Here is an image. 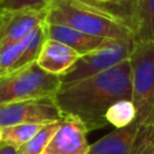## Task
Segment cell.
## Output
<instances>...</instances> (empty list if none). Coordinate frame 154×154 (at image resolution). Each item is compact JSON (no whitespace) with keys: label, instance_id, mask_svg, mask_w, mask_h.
Listing matches in <instances>:
<instances>
[{"label":"cell","instance_id":"1","mask_svg":"<svg viewBox=\"0 0 154 154\" xmlns=\"http://www.w3.org/2000/svg\"><path fill=\"white\" fill-rule=\"evenodd\" d=\"M54 97L63 116L77 118L88 132L105 128L108 108L118 101L132 99L130 61L128 59L101 73L64 84Z\"/></svg>","mask_w":154,"mask_h":154},{"label":"cell","instance_id":"2","mask_svg":"<svg viewBox=\"0 0 154 154\" xmlns=\"http://www.w3.org/2000/svg\"><path fill=\"white\" fill-rule=\"evenodd\" d=\"M130 5L131 2L108 6L85 0H52L47 8L46 22L64 24L109 40L135 42Z\"/></svg>","mask_w":154,"mask_h":154},{"label":"cell","instance_id":"3","mask_svg":"<svg viewBox=\"0 0 154 154\" xmlns=\"http://www.w3.org/2000/svg\"><path fill=\"white\" fill-rule=\"evenodd\" d=\"M61 77L46 72L37 63L0 77V105L55 96Z\"/></svg>","mask_w":154,"mask_h":154},{"label":"cell","instance_id":"4","mask_svg":"<svg viewBox=\"0 0 154 154\" xmlns=\"http://www.w3.org/2000/svg\"><path fill=\"white\" fill-rule=\"evenodd\" d=\"M129 61L135 120L154 124V41L135 42Z\"/></svg>","mask_w":154,"mask_h":154},{"label":"cell","instance_id":"5","mask_svg":"<svg viewBox=\"0 0 154 154\" xmlns=\"http://www.w3.org/2000/svg\"><path fill=\"white\" fill-rule=\"evenodd\" d=\"M88 154H154V124L134 120L90 144Z\"/></svg>","mask_w":154,"mask_h":154},{"label":"cell","instance_id":"6","mask_svg":"<svg viewBox=\"0 0 154 154\" xmlns=\"http://www.w3.org/2000/svg\"><path fill=\"white\" fill-rule=\"evenodd\" d=\"M134 45L135 42L114 40L99 49L81 55L75 65L61 76V85L101 73L130 59Z\"/></svg>","mask_w":154,"mask_h":154},{"label":"cell","instance_id":"7","mask_svg":"<svg viewBox=\"0 0 154 154\" xmlns=\"http://www.w3.org/2000/svg\"><path fill=\"white\" fill-rule=\"evenodd\" d=\"M54 96L0 105V128L17 124H49L63 120Z\"/></svg>","mask_w":154,"mask_h":154},{"label":"cell","instance_id":"8","mask_svg":"<svg viewBox=\"0 0 154 154\" xmlns=\"http://www.w3.org/2000/svg\"><path fill=\"white\" fill-rule=\"evenodd\" d=\"M46 22L25 38L0 49V77L35 63L46 40Z\"/></svg>","mask_w":154,"mask_h":154},{"label":"cell","instance_id":"9","mask_svg":"<svg viewBox=\"0 0 154 154\" xmlns=\"http://www.w3.org/2000/svg\"><path fill=\"white\" fill-rule=\"evenodd\" d=\"M47 18V10H0V49L25 38Z\"/></svg>","mask_w":154,"mask_h":154},{"label":"cell","instance_id":"10","mask_svg":"<svg viewBox=\"0 0 154 154\" xmlns=\"http://www.w3.org/2000/svg\"><path fill=\"white\" fill-rule=\"evenodd\" d=\"M85 126L75 117L66 116L43 154H88L90 144Z\"/></svg>","mask_w":154,"mask_h":154},{"label":"cell","instance_id":"11","mask_svg":"<svg viewBox=\"0 0 154 154\" xmlns=\"http://www.w3.org/2000/svg\"><path fill=\"white\" fill-rule=\"evenodd\" d=\"M46 37L64 43L65 46L72 48L81 55L88 54L95 49L106 46L111 41H114L105 37L85 34L81 30H77L75 28L64 24H54L47 22H46Z\"/></svg>","mask_w":154,"mask_h":154},{"label":"cell","instance_id":"12","mask_svg":"<svg viewBox=\"0 0 154 154\" xmlns=\"http://www.w3.org/2000/svg\"><path fill=\"white\" fill-rule=\"evenodd\" d=\"M79 57L81 54L64 43L46 38L36 63L46 72L61 77L75 65Z\"/></svg>","mask_w":154,"mask_h":154},{"label":"cell","instance_id":"13","mask_svg":"<svg viewBox=\"0 0 154 154\" xmlns=\"http://www.w3.org/2000/svg\"><path fill=\"white\" fill-rule=\"evenodd\" d=\"M130 20L135 31V42L154 41V0H132Z\"/></svg>","mask_w":154,"mask_h":154},{"label":"cell","instance_id":"14","mask_svg":"<svg viewBox=\"0 0 154 154\" xmlns=\"http://www.w3.org/2000/svg\"><path fill=\"white\" fill-rule=\"evenodd\" d=\"M42 128L43 124H17L2 128L1 142L19 148L29 140H31Z\"/></svg>","mask_w":154,"mask_h":154},{"label":"cell","instance_id":"15","mask_svg":"<svg viewBox=\"0 0 154 154\" xmlns=\"http://www.w3.org/2000/svg\"><path fill=\"white\" fill-rule=\"evenodd\" d=\"M60 122H54L43 125V128L31 140H29L26 143L18 148V154H43L52 137L57 132Z\"/></svg>","mask_w":154,"mask_h":154},{"label":"cell","instance_id":"16","mask_svg":"<svg viewBox=\"0 0 154 154\" xmlns=\"http://www.w3.org/2000/svg\"><path fill=\"white\" fill-rule=\"evenodd\" d=\"M136 118V109L131 100H122L112 105L107 113L106 120L108 124L113 125L114 129L125 128L131 124Z\"/></svg>","mask_w":154,"mask_h":154},{"label":"cell","instance_id":"17","mask_svg":"<svg viewBox=\"0 0 154 154\" xmlns=\"http://www.w3.org/2000/svg\"><path fill=\"white\" fill-rule=\"evenodd\" d=\"M52 0H0V10H47Z\"/></svg>","mask_w":154,"mask_h":154},{"label":"cell","instance_id":"18","mask_svg":"<svg viewBox=\"0 0 154 154\" xmlns=\"http://www.w3.org/2000/svg\"><path fill=\"white\" fill-rule=\"evenodd\" d=\"M0 154H18V148L11 144L0 142Z\"/></svg>","mask_w":154,"mask_h":154},{"label":"cell","instance_id":"19","mask_svg":"<svg viewBox=\"0 0 154 154\" xmlns=\"http://www.w3.org/2000/svg\"><path fill=\"white\" fill-rule=\"evenodd\" d=\"M85 1H90L94 4H99V5H108V6H116V5H120L123 2H128V1H123V0H85Z\"/></svg>","mask_w":154,"mask_h":154},{"label":"cell","instance_id":"20","mask_svg":"<svg viewBox=\"0 0 154 154\" xmlns=\"http://www.w3.org/2000/svg\"><path fill=\"white\" fill-rule=\"evenodd\" d=\"M1 138H2V129L0 128V142H1Z\"/></svg>","mask_w":154,"mask_h":154},{"label":"cell","instance_id":"21","mask_svg":"<svg viewBox=\"0 0 154 154\" xmlns=\"http://www.w3.org/2000/svg\"><path fill=\"white\" fill-rule=\"evenodd\" d=\"M123 1H132V0H123Z\"/></svg>","mask_w":154,"mask_h":154}]
</instances>
